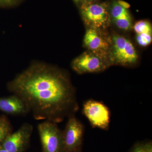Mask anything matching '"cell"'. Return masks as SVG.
<instances>
[{
  "label": "cell",
  "mask_w": 152,
  "mask_h": 152,
  "mask_svg": "<svg viewBox=\"0 0 152 152\" xmlns=\"http://www.w3.org/2000/svg\"><path fill=\"white\" fill-rule=\"evenodd\" d=\"M11 126L8 120L4 118H0V142L11 134Z\"/></svg>",
  "instance_id": "13"
},
{
  "label": "cell",
  "mask_w": 152,
  "mask_h": 152,
  "mask_svg": "<svg viewBox=\"0 0 152 152\" xmlns=\"http://www.w3.org/2000/svg\"><path fill=\"white\" fill-rule=\"evenodd\" d=\"M109 64L93 53H85L73 61V69L80 74L98 72L105 69Z\"/></svg>",
  "instance_id": "7"
},
{
  "label": "cell",
  "mask_w": 152,
  "mask_h": 152,
  "mask_svg": "<svg viewBox=\"0 0 152 152\" xmlns=\"http://www.w3.org/2000/svg\"><path fill=\"white\" fill-rule=\"evenodd\" d=\"M134 28L138 34H152L151 26V24L147 21H139L135 24Z\"/></svg>",
  "instance_id": "12"
},
{
  "label": "cell",
  "mask_w": 152,
  "mask_h": 152,
  "mask_svg": "<svg viewBox=\"0 0 152 152\" xmlns=\"http://www.w3.org/2000/svg\"><path fill=\"white\" fill-rule=\"evenodd\" d=\"M76 3H78L80 1L82 0H74Z\"/></svg>",
  "instance_id": "20"
},
{
  "label": "cell",
  "mask_w": 152,
  "mask_h": 152,
  "mask_svg": "<svg viewBox=\"0 0 152 152\" xmlns=\"http://www.w3.org/2000/svg\"><path fill=\"white\" fill-rule=\"evenodd\" d=\"M86 1H96V0H86Z\"/></svg>",
  "instance_id": "21"
},
{
  "label": "cell",
  "mask_w": 152,
  "mask_h": 152,
  "mask_svg": "<svg viewBox=\"0 0 152 152\" xmlns=\"http://www.w3.org/2000/svg\"><path fill=\"white\" fill-rule=\"evenodd\" d=\"M84 132L83 125L75 115L69 117L64 130L62 132L64 152H80Z\"/></svg>",
  "instance_id": "3"
},
{
  "label": "cell",
  "mask_w": 152,
  "mask_h": 152,
  "mask_svg": "<svg viewBox=\"0 0 152 152\" xmlns=\"http://www.w3.org/2000/svg\"><path fill=\"white\" fill-rule=\"evenodd\" d=\"M9 86L36 119L61 122L78 110L75 92L67 76L47 64H32Z\"/></svg>",
  "instance_id": "1"
},
{
  "label": "cell",
  "mask_w": 152,
  "mask_h": 152,
  "mask_svg": "<svg viewBox=\"0 0 152 152\" xmlns=\"http://www.w3.org/2000/svg\"><path fill=\"white\" fill-rule=\"evenodd\" d=\"M0 110L14 115H25L29 112L25 102L15 95L0 99Z\"/></svg>",
  "instance_id": "9"
},
{
  "label": "cell",
  "mask_w": 152,
  "mask_h": 152,
  "mask_svg": "<svg viewBox=\"0 0 152 152\" xmlns=\"http://www.w3.org/2000/svg\"><path fill=\"white\" fill-rule=\"evenodd\" d=\"M81 13L85 23L91 28H103L108 21L107 8L104 4H84L82 7Z\"/></svg>",
  "instance_id": "6"
},
{
  "label": "cell",
  "mask_w": 152,
  "mask_h": 152,
  "mask_svg": "<svg viewBox=\"0 0 152 152\" xmlns=\"http://www.w3.org/2000/svg\"><path fill=\"white\" fill-rule=\"evenodd\" d=\"M44 152H64L63 132L56 123L45 121L38 126Z\"/></svg>",
  "instance_id": "2"
},
{
  "label": "cell",
  "mask_w": 152,
  "mask_h": 152,
  "mask_svg": "<svg viewBox=\"0 0 152 152\" xmlns=\"http://www.w3.org/2000/svg\"><path fill=\"white\" fill-rule=\"evenodd\" d=\"M17 1H18V0H0V2L9 4V3L15 2Z\"/></svg>",
  "instance_id": "18"
},
{
  "label": "cell",
  "mask_w": 152,
  "mask_h": 152,
  "mask_svg": "<svg viewBox=\"0 0 152 152\" xmlns=\"http://www.w3.org/2000/svg\"><path fill=\"white\" fill-rule=\"evenodd\" d=\"M129 152H152L151 142H140L137 143Z\"/></svg>",
  "instance_id": "14"
},
{
  "label": "cell",
  "mask_w": 152,
  "mask_h": 152,
  "mask_svg": "<svg viewBox=\"0 0 152 152\" xmlns=\"http://www.w3.org/2000/svg\"><path fill=\"white\" fill-rule=\"evenodd\" d=\"M0 152H9V151H8L7 150H6V149H4V148H3L2 149H0Z\"/></svg>",
  "instance_id": "19"
},
{
  "label": "cell",
  "mask_w": 152,
  "mask_h": 152,
  "mask_svg": "<svg viewBox=\"0 0 152 152\" xmlns=\"http://www.w3.org/2000/svg\"><path fill=\"white\" fill-rule=\"evenodd\" d=\"M84 43L88 49L97 55L104 53L108 48L107 43L95 29L91 28L86 32Z\"/></svg>",
  "instance_id": "10"
},
{
  "label": "cell",
  "mask_w": 152,
  "mask_h": 152,
  "mask_svg": "<svg viewBox=\"0 0 152 152\" xmlns=\"http://www.w3.org/2000/svg\"></svg>",
  "instance_id": "22"
},
{
  "label": "cell",
  "mask_w": 152,
  "mask_h": 152,
  "mask_svg": "<svg viewBox=\"0 0 152 152\" xmlns=\"http://www.w3.org/2000/svg\"><path fill=\"white\" fill-rule=\"evenodd\" d=\"M112 16L114 20L122 18H131L130 15L126 9L120 6L117 2L114 3L111 10Z\"/></svg>",
  "instance_id": "11"
},
{
  "label": "cell",
  "mask_w": 152,
  "mask_h": 152,
  "mask_svg": "<svg viewBox=\"0 0 152 152\" xmlns=\"http://www.w3.org/2000/svg\"><path fill=\"white\" fill-rule=\"evenodd\" d=\"M33 129L31 125L24 124L16 132L6 137L3 148L9 152H22L28 143Z\"/></svg>",
  "instance_id": "8"
},
{
  "label": "cell",
  "mask_w": 152,
  "mask_h": 152,
  "mask_svg": "<svg viewBox=\"0 0 152 152\" xmlns=\"http://www.w3.org/2000/svg\"><path fill=\"white\" fill-rule=\"evenodd\" d=\"M83 112L94 127L104 130L108 129L110 121V110L102 102L87 101L84 104Z\"/></svg>",
  "instance_id": "4"
},
{
  "label": "cell",
  "mask_w": 152,
  "mask_h": 152,
  "mask_svg": "<svg viewBox=\"0 0 152 152\" xmlns=\"http://www.w3.org/2000/svg\"><path fill=\"white\" fill-rule=\"evenodd\" d=\"M117 2L120 6H121L122 7L125 9L127 10V9L130 7V5L129 3L124 1H122V0H118Z\"/></svg>",
  "instance_id": "17"
},
{
  "label": "cell",
  "mask_w": 152,
  "mask_h": 152,
  "mask_svg": "<svg viewBox=\"0 0 152 152\" xmlns=\"http://www.w3.org/2000/svg\"><path fill=\"white\" fill-rule=\"evenodd\" d=\"M152 39L151 34H138L137 40L140 45L146 47L151 43Z\"/></svg>",
  "instance_id": "15"
},
{
  "label": "cell",
  "mask_w": 152,
  "mask_h": 152,
  "mask_svg": "<svg viewBox=\"0 0 152 152\" xmlns=\"http://www.w3.org/2000/svg\"><path fill=\"white\" fill-rule=\"evenodd\" d=\"M113 61L123 65L133 64L137 62L138 56L132 43L126 38L118 35L113 38Z\"/></svg>",
  "instance_id": "5"
},
{
  "label": "cell",
  "mask_w": 152,
  "mask_h": 152,
  "mask_svg": "<svg viewBox=\"0 0 152 152\" xmlns=\"http://www.w3.org/2000/svg\"><path fill=\"white\" fill-rule=\"evenodd\" d=\"M118 27L121 29L127 30L130 28L132 23L131 18H122L114 20Z\"/></svg>",
  "instance_id": "16"
}]
</instances>
